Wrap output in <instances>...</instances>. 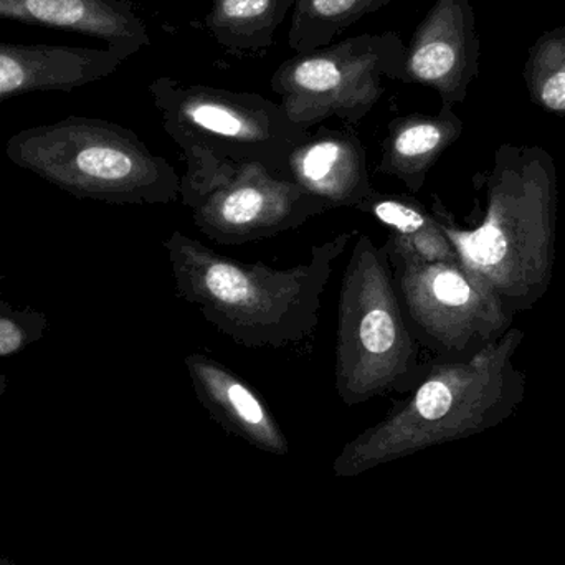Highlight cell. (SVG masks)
Wrapping results in <instances>:
<instances>
[{"mask_svg": "<svg viewBox=\"0 0 565 565\" xmlns=\"http://www.w3.org/2000/svg\"><path fill=\"white\" fill-rule=\"evenodd\" d=\"M358 232H342L311 247L305 264L274 268L225 257L174 231L164 242L175 295L235 344L282 349L319 324L322 296Z\"/></svg>", "mask_w": 565, "mask_h": 565, "instance_id": "6da1fadb", "label": "cell"}, {"mask_svg": "<svg viewBox=\"0 0 565 565\" xmlns=\"http://www.w3.org/2000/svg\"><path fill=\"white\" fill-rule=\"evenodd\" d=\"M461 268L490 288L511 312L533 308L550 288L556 264L557 172L541 146L503 145L488 175L487 212L473 228L454 224L434 204Z\"/></svg>", "mask_w": 565, "mask_h": 565, "instance_id": "7a4b0ae2", "label": "cell"}, {"mask_svg": "<svg viewBox=\"0 0 565 565\" xmlns=\"http://www.w3.org/2000/svg\"><path fill=\"white\" fill-rule=\"evenodd\" d=\"M523 341L524 332L511 328L470 354L434 362L408 397L352 450L405 451L497 427L526 395V374L514 364Z\"/></svg>", "mask_w": 565, "mask_h": 565, "instance_id": "3957f363", "label": "cell"}, {"mask_svg": "<svg viewBox=\"0 0 565 565\" xmlns=\"http://www.w3.org/2000/svg\"><path fill=\"white\" fill-rule=\"evenodd\" d=\"M12 164L73 198L111 205H171L181 178L131 129L86 116L33 126L7 141Z\"/></svg>", "mask_w": 565, "mask_h": 565, "instance_id": "277c9868", "label": "cell"}, {"mask_svg": "<svg viewBox=\"0 0 565 565\" xmlns=\"http://www.w3.org/2000/svg\"><path fill=\"white\" fill-rule=\"evenodd\" d=\"M425 372L387 248L358 232L339 289L335 394L345 405L364 404L392 392H411Z\"/></svg>", "mask_w": 565, "mask_h": 565, "instance_id": "5b68a950", "label": "cell"}, {"mask_svg": "<svg viewBox=\"0 0 565 565\" xmlns=\"http://www.w3.org/2000/svg\"><path fill=\"white\" fill-rule=\"evenodd\" d=\"M149 93L162 128L181 151L199 149L282 175L292 149L309 136L289 121L280 103L258 93L184 85L172 76L156 78Z\"/></svg>", "mask_w": 565, "mask_h": 565, "instance_id": "8992f818", "label": "cell"}, {"mask_svg": "<svg viewBox=\"0 0 565 565\" xmlns=\"http://www.w3.org/2000/svg\"><path fill=\"white\" fill-rule=\"evenodd\" d=\"M179 202L199 232L221 245L277 237L329 211L319 199L264 166L237 164L199 149L182 151Z\"/></svg>", "mask_w": 565, "mask_h": 565, "instance_id": "52a82bcc", "label": "cell"}, {"mask_svg": "<svg viewBox=\"0 0 565 565\" xmlns=\"http://www.w3.org/2000/svg\"><path fill=\"white\" fill-rule=\"evenodd\" d=\"M405 50L397 32L362 33L296 53L270 79L289 121L309 129L338 118L359 125L384 95L385 78L401 82Z\"/></svg>", "mask_w": 565, "mask_h": 565, "instance_id": "ba28073f", "label": "cell"}, {"mask_svg": "<svg viewBox=\"0 0 565 565\" xmlns=\"http://www.w3.org/2000/svg\"><path fill=\"white\" fill-rule=\"evenodd\" d=\"M405 315L415 334L448 355H467L510 331L513 312L460 264H424L385 242Z\"/></svg>", "mask_w": 565, "mask_h": 565, "instance_id": "9c48e42d", "label": "cell"}, {"mask_svg": "<svg viewBox=\"0 0 565 565\" xmlns=\"http://www.w3.org/2000/svg\"><path fill=\"white\" fill-rule=\"evenodd\" d=\"M481 42L470 0H437L405 50L401 82L424 85L454 108L480 75Z\"/></svg>", "mask_w": 565, "mask_h": 565, "instance_id": "30bf717a", "label": "cell"}, {"mask_svg": "<svg viewBox=\"0 0 565 565\" xmlns=\"http://www.w3.org/2000/svg\"><path fill=\"white\" fill-rule=\"evenodd\" d=\"M282 178L319 199L328 209H355L374 195L367 168V151L358 132L319 126L296 146Z\"/></svg>", "mask_w": 565, "mask_h": 565, "instance_id": "8fae6325", "label": "cell"}, {"mask_svg": "<svg viewBox=\"0 0 565 565\" xmlns=\"http://www.w3.org/2000/svg\"><path fill=\"white\" fill-rule=\"evenodd\" d=\"M122 63L108 49L0 42V105L29 93L75 92L108 78Z\"/></svg>", "mask_w": 565, "mask_h": 565, "instance_id": "7c38bea8", "label": "cell"}, {"mask_svg": "<svg viewBox=\"0 0 565 565\" xmlns=\"http://www.w3.org/2000/svg\"><path fill=\"white\" fill-rule=\"evenodd\" d=\"M0 19L102 40L125 62L151 45L131 0H0Z\"/></svg>", "mask_w": 565, "mask_h": 565, "instance_id": "4fadbf2b", "label": "cell"}, {"mask_svg": "<svg viewBox=\"0 0 565 565\" xmlns=\"http://www.w3.org/2000/svg\"><path fill=\"white\" fill-rule=\"evenodd\" d=\"M185 369L199 402L228 430L268 448L285 447V438L258 392L217 359L202 352L185 355Z\"/></svg>", "mask_w": 565, "mask_h": 565, "instance_id": "5bb4252c", "label": "cell"}, {"mask_svg": "<svg viewBox=\"0 0 565 565\" xmlns=\"http://www.w3.org/2000/svg\"><path fill=\"white\" fill-rule=\"evenodd\" d=\"M463 128L451 106H441L434 116L411 113L392 119L382 142L379 174L395 179L411 192H420L430 169L460 139Z\"/></svg>", "mask_w": 565, "mask_h": 565, "instance_id": "9a60e30c", "label": "cell"}, {"mask_svg": "<svg viewBox=\"0 0 565 565\" xmlns=\"http://www.w3.org/2000/svg\"><path fill=\"white\" fill-rule=\"evenodd\" d=\"M391 231L388 241L424 264H460L447 235L420 202L405 195H374L361 207Z\"/></svg>", "mask_w": 565, "mask_h": 565, "instance_id": "2e32d148", "label": "cell"}, {"mask_svg": "<svg viewBox=\"0 0 565 565\" xmlns=\"http://www.w3.org/2000/svg\"><path fill=\"white\" fill-rule=\"evenodd\" d=\"M298 0H212L204 26L212 39L235 55L270 49L275 32Z\"/></svg>", "mask_w": 565, "mask_h": 565, "instance_id": "e0dca14e", "label": "cell"}, {"mask_svg": "<svg viewBox=\"0 0 565 565\" xmlns=\"http://www.w3.org/2000/svg\"><path fill=\"white\" fill-rule=\"evenodd\" d=\"M395 0H298L291 12L288 45L306 53L331 45L358 20Z\"/></svg>", "mask_w": 565, "mask_h": 565, "instance_id": "ac0fdd59", "label": "cell"}, {"mask_svg": "<svg viewBox=\"0 0 565 565\" xmlns=\"http://www.w3.org/2000/svg\"><path fill=\"white\" fill-rule=\"evenodd\" d=\"M523 75L533 103L565 115V25L547 30L534 42Z\"/></svg>", "mask_w": 565, "mask_h": 565, "instance_id": "d6986e66", "label": "cell"}, {"mask_svg": "<svg viewBox=\"0 0 565 565\" xmlns=\"http://www.w3.org/2000/svg\"><path fill=\"white\" fill-rule=\"evenodd\" d=\"M7 391V377L3 374H0V397L6 394Z\"/></svg>", "mask_w": 565, "mask_h": 565, "instance_id": "ffe728a7", "label": "cell"}]
</instances>
